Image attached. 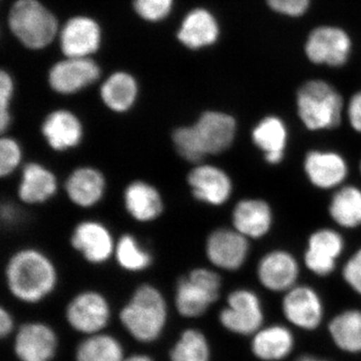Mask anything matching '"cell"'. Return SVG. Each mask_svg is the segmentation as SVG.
<instances>
[{"label": "cell", "instance_id": "cell-1", "mask_svg": "<svg viewBox=\"0 0 361 361\" xmlns=\"http://www.w3.org/2000/svg\"><path fill=\"white\" fill-rule=\"evenodd\" d=\"M237 134L234 116L224 111H207L192 125L173 130L171 139L178 155L189 163L200 164L231 148Z\"/></svg>", "mask_w": 361, "mask_h": 361}, {"label": "cell", "instance_id": "cell-2", "mask_svg": "<svg viewBox=\"0 0 361 361\" xmlns=\"http://www.w3.org/2000/svg\"><path fill=\"white\" fill-rule=\"evenodd\" d=\"M4 275L11 295L27 304L42 302L51 295L59 283L54 261L33 247L14 252L7 261Z\"/></svg>", "mask_w": 361, "mask_h": 361}, {"label": "cell", "instance_id": "cell-3", "mask_svg": "<svg viewBox=\"0 0 361 361\" xmlns=\"http://www.w3.org/2000/svg\"><path fill=\"white\" fill-rule=\"evenodd\" d=\"M120 320L135 341L142 343L156 341L167 325L165 296L154 285H140L120 311Z\"/></svg>", "mask_w": 361, "mask_h": 361}, {"label": "cell", "instance_id": "cell-4", "mask_svg": "<svg viewBox=\"0 0 361 361\" xmlns=\"http://www.w3.org/2000/svg\"><path fill=\"white\" fill-rule=\"evenodd\" d=\"M297 114L311 132L334 130L342 122L344 103L338 90L324 80H310L297 92Z\"/></svg>", "mask_w": 361, "mask_h": 361}, {"label": "cell", "instance_id": "cell-5", "mask_svg": "<svg viewBox=\"0 0 361 361\" xmlns=\"http://www.w3.org/2000/svg\"><path fill=\"white\" fill-rule=\"evenodd\" d=\"M11 32L25 47L44 49L58 32V21L37 0H18L9 13Z\"/></svg>", "mask_w": 361, "mask_h": 361}, {"label": "cell", "instance_id": "cell-6", "mask_svg": "<svg viewBox=\"0 0 361 361\" xmlns=\"http://www.w3.org/2000/svg\"><path fill=\"white\" fill-rule=\"evenodd\" d=\"M220 275L207 268H195L180 278L175 290V305L183 317L196 318L205 314L219 299Z\"/></svg>", "mask_w": 361, "mask_h": 361}, {"label": "cell", "instance_id": "cell-7", "mask_svg": "<svg viewBox=\"0 0 361 361\" xmlns=\"http://www.w3.org/2000/svg\"><path fill=\"white\" fill-rule=\"evenodd\" d=\"M66 319L80 334L87 336L101 334L110 322V303L96 290L80 292L66 306Z\"/></svg>", "mask_w": 361, "mask_h": 361}, {"label": "cell", "instance_id": "cell-8", "mask_svg": "<svg viewBox=\"0 0 361 361\" xmlns=\"http://www.w3.org/2000/svg\"><path fill=\"white\" fill-rule=\"evenodd\" d=\"M227 305L221 311L219 320L228 331L250 336L260 330L264 315L257 294L248 289H238L228 295Z\"/></svg>", "mask_w": 361, "mask_h": 361}, {"label": "cell", "instance_id": "cell-9", "mask_svg": "<svg viewBox=\"0 0 361 361\" xmlns=\"http://www.w3.org/2000/svg\"><path fill=\"white\" fill-rule=\"evenodd\" d=\"M187 184L192 196L209 206H223L233 194L231 177L222 168L211 164L195 165L187 175Z\"/></svg>", "mask_w": 361, "mask_h": 361}, {"label": "cell", "instance_id": "cell-10", "mask_svg": "<svg viewBox=\"0 0 361 361\" xmlns=\"http://www.w3.org/2000/svg\"><path fill=\"white\" fill-rule=\"evenodd\" d=\"M70 241L71 247L90 264H104L115 254L116 241L110 229L97 220L78 223Z\"/></svg>", "mask_w": 361, "mask_h": 361}, {"label": "cell", "instance_id": "cell-11", "mask_svg": "<svg viewBox=\"0 0 361 361\" xmlns=\"http://www.w3.org/2000/svg\"><path fill=\"white\" fill-rule=\"evenodd\" d=\"M249 250V239L234 228H218L206 240L207 259L222 270H239L245 264Z\"/></svg>", "mask_w": 361, "mask_h": 361}, {"label": "cell", "instance_id": "cell-12", "mask_svg": "<svg viewBox=\"0 0 361 361\" xmlns=\"http://www.w3.org/2000/svg\"><path fill=\"white\" fill-rule=\"evenodd\" d=\"M350 37L336 26H320L311 32L305 44L307 58L317 65L341 66L351 52Z\"/></svg>", "mask_w": 361, "mask_h": 361}, {"label": "cell", "instance_id": "cell-13", "mask_svg": "<svg viewBox=\"0 0 361 361\" xmlns=\"http://www.w3.org/2000/svg\"><path fill=\"white\" fill-rule=\"evenodd\" d=\"M58 348L56 331L44 322L21 325L14 338V355L20 361H52Z\"/></svg>", "mask_w": 361, "mask_h": 361}, {"label": "cell", "instance_id": "cell-14", "mask_svg": "<svg viewBox=\"0 0 361 361\" xmlns=\"http://www.w3.org/2000/svg\"><path fill=\"white\" fill-rule=\"evenodd\" d=\"M343 250L344 240L341 235L330 228H322L308 238L304 263L317 276H329L336 270V260Z\"/></svg>", "mask_w": 361, "mask_h": 361}, {"label": "cell", "instance_id": "cell-15", "mask_svg": "<svg viewBox=\"0 0 361 361\" xmlns=\"http://www.w3.org/2000/svg\"><path fill=\"white\" fill-rule=\"evenodd\" d=\"M40 133L52 151L65 153L82 144L85 128L75 113L61 109L45 116Z\"/></svg>", "mask_w": 361, "mask_h": 361}, {"label": "cell", "instance_id": "cell-16", "mask_svg": "<svg viewBox=\"0 0 361 361\" xmlns=\"http://www.w3.org/2000/svg\"><path fill=\"white\" fill-rule=\"evenodd\" d=\"M303 169L310 184L320 190L341 187L349 170L348 161L341 154L323 149L308 152L304 158Z\"/></svg>", "mask_w": 361, "mask_h": 361}, {"label": "cell", "instance_id": "cell-17", "mask_svg": "<svg viewBox=\"0 0 361 361\" xmlns=\"http://www.w3.org/2000/svg\"><path fill=\"white\" fill-rule=\"evenodd\" d=\"M101 71L92 59L68 58L52 66L49 85L61 94H73L85 89L99 80Z\"/></svg>", "mask_w": 361, "mask_h": 361}, {"label": "cell", "instance_id": "cell-18", "mask_svg": "<svg viewBox=\"0 0 361 361\" xmlns=\"http://www.w3.org/2000/svg\"><path fill=\"white\" fill-rule=\"evenodd\" d=\"M282 310L289 322L303 330H314L322 322V299L314 289L304 285H295L286 292Z\"/></svg>", "mask_w": 361, "mask_h": 361}, {"label": "cell", "instance_id": "cell-19", "mask_svg": "<svg viewBox=\"0 0 361 361\" xmlns=\"http://www.w3.org/2000/svg\"><path fill=\"white\" fill-rule=\"evenodd\" d=\"M259 282L268 290L287 292L295 286L299 277V265L291 253L285 250H273L259 261Z\"/></svg>", "mask_w": 361, "mask_h": 361}, {"label": "cell", "instance_id": "cell-20", "mask_svg": "<svg viewBox=\"0 0 361 361\" xmlns=\"http://www.w3.org/2000/svg\"><path fill=\"white\" fill-rule=\"evenodd\" d=\"M65 190L73 205L82 209L92 208L99 205L106 195V177L99 169L80 166L66 178Z\"/></svg>", "mask_w": 361, "mask_h": 361}, {"label": "cell", "instance_id": "cell-21", "mask_svg": "<svg viewBox=\"0 0 361 361\" xmlns=\"http://www.w3.org/2000/svg\"><path fill=\"white\" fill-rule=\"evenodd\" d=\"M59 190L56 174L37 161L25 164L18 187V199L26 205H42L51 200Z\"/></svg>", "mask_w": 361, "mask_h": 361}, {"label": "cell", "instance_id": "cell-22", "mask_svg": "<svg viewBox=\"0 0 361 361\" xmlns=\"http://www.w3.org/2000/svg\"><path fill=\"white\" fill-rule=\"evenodd\" d=\"M123 206L130 218L139 223H152L161 217L165 205L160 191L151 183L135 180L123 194Z\"/></svg>", "mask_w": 361, "mask_h": 361}, {"label": "cell", "instance_id": "cell-23", "mask_svg": "<svg viewBox=\"0 0 361 361\" xmlns=\"http://www.w3.org/2000/svg\"><path fill=\"white\" fill-rule=\"evenodd\" d=\"M99 44V26L89 18H71L61 32V51L68 58H87L97 51Z\"/></svg>", "mask_w": 361, "mask_h": 361}, {"label": "cell", "instance_id": "cell-24", "mask_svg": "<svg viewBox=\"0 0 361 361\" xmlns=\"http://www.w3.org/2000/svg\"><path fill=\"white\" fill-rule=\"evenodd\" d=\"M232 224L235 230L248 239L262 238L272 228V209L262 199H243L233 209Z\"/></svg>", "mask_w": 361, "mask_h": 361}, {"label": "cell", "instance_id": "cell-25", "mask_svg": "<svg viewBox=\"0 0 361 361\" xmlns=\"http://www.w3.org/2000/svg\"><path fill=\"white\" fill-rule=\"evenodd\" d=\"M252 142L264 155L266 163L276 166L284 160L288 129L281 118L267 116L259 121L251 133Z\"/></svg>", "mask_w": 361, "mask_h": 361}, {"label": "cell", "instance_id": "cell-26", "mask_svg": "<svg viewBox=\"0 0 361 361\" xmlns=\"http://www.w3.org/2000/svg\"><path fill=\"white\" fill-rule=\"evenodd\" d=\"M219 32V25L213 14L206 9L197 8L183 20L178 39L189 49H198L215 44Z\"/></svg>", "mask_w": 361, "mask_h": 361}, {"label": "cell", "instance_id": "cell-27", "mask_svg": "<svg viewBox=\"0 0 361 361\" xmlns=\"http://www.w3.org/2000/svg\"><path fill=\"white\" fill-rule=\"evenodd\" d=\"M294 337L290 330L281 325H273L258 330L252 341V353L263 361H278L290 355Z\"/></svg>", "mask_w": 361, "mask_h": 361}, {"label": "cell", "instance_id": "cell-28", "mask_svg": "<svg viewBox=\"0 0 361 361\" xmlns=\"http://www.w3.org/2000/svg\"><path fill=\"white\" fill-rule=\"evenodd\" d=\"M137 82L127 73H114L101 87V97L106 108L114 113H127L137 102Z\"/></svg>", "mask_w": 361, "mask_h": 361}, {"label": "cell", "instance_id": "cell-29", "mask_svg": "<svg viewBox=\"0 0 361 361\" xmlns=\"http://www.w3.org/2000/svg\"><path fill=\"white\" fill-rule=\"evenodd\" d=\"M331 219L345 229L361 226V189L358 187L341 186L332 196L329 207Z\"/></svg>", "mask_w": 361, "mask_h": 361}, {"label": "cell", "instance_id": "cell-30", "mask_svg": "<svg viewBox=\"0 0 361 361\" xmlns=\"http://www.w3.org/2000/svg\"><path fill=\"white\" fill-rule=\"evenodd\" d=\"M337 348L349 353H361V311L350 310L336 315L329 324Z\"/></svg>", "mask_w": 361, "mask_h": 361}, {"label": "cell", "instance_id": "cell-31", "mask_svg": "<svg viewBox=\"0 0 361 361\" xmlns=\"http://www.w3.org/2000/svg\"><path fill=\"white\" fill-rule=\"evenodd\" d=\"M122 343L110 334L89 336L78 344L75 361H123Z\"/></svg>", "mask_w": 361, "mask_h": 361}, {"label": "cell", "instance_id": "cell-32", "mask_svg": "<svg viewBox=\"0 0 361 361\" xmlns=\"http://www.w3.org/2000/svg\"><path fill=\"white\" fill-rule=\"evenodd\" d=\"M114 257L123 270L130 273L144 272L153 263L152 254L129 233L122 235L116 242Z\"/></svg>", "mask_w": 361, "mask_h": 361}, {"label": "cell", "instance_id": "cell-33", "mask_svg": "<svg viewBox=\"0 0 361 361\" xmlns=\"http://www.w3.org/2000/svg\"><path fill=\"white\" fill-rule=\"evenodd\" d=\"M210 360V344L205 334L198 329L184 330L170 351V361Z\"/></svg>", "mask_w": 361, "mask_h": 361}, {"label": "cell", "instance_id": "cell-34", "mask_svg": "<svg viewBox=\"0 0 361 361\" xmlns=\"http://www.w3.org/2000/svg\"><path fill=\"white\" fill-rule=\"evenodd\" d=\"M23 160V147L11 135L0 140V176L7 178L20 167Z\"/></svg>", "mask_w": 361, "mask_h": 361}, {"label": "cell", "instance_id": "cell-35", "mask_svg": "<svg viewBox=\"0 0 361 361\" xmlns=\"http://www.w3.org/2000/svg\"><path fill=\"white\" fill-rule=\"evenodd\" d=\"M13 90V78L6 71H1L0 75V132L2 135L6 134L13 122L11 106Z\"/></svg>", "mask_w": 361, "mask_h": 361}, {"label": "cell", "instance_id": "cell-36", "mask_svg": "<svg viewBox=\"0 0 361 361\" xmlns=\"http://www.w3.org/2000/svg\"><path fill=\"white\" fill-rule=\"evenodd\" d=\"M174 0H135V9L144 20L159 21L172 9Z\"/></svg>", "mask_w": 361, "mask_h": 361}, {"label": "cell", "instance_id": "cell-37", "mask_svg": "<svg viewBox=\"0 0 361 361\" xmlns=\"http://www.w3.org/2000/svg\"><path fill=\"white\" fill-rule=\"evenodd\" d=\"M342 276L350 288L361 295V248L346 261L342 269Z\"/></svg>", "mask_w": 361, "mask_h": 361}, {"label": "cell", "instance_id": "cell-38", "mask_svg": "<svg viewBox=\"0 0 361 361\" xmlns=\"http://www.w3.org/2000/svg\"><path fill=\"white\" fill-rule=\"evenodd\" d=\"M268 6L272 11L283 16H302L310 7V0H267Z\"/></svg>", "mask_w": 361, "mask_h": 361}, {"label": "cell", "instance_id": "cell-39", "mask_svg": "<svg viewBox=\"0 0 361 361\" xmlns=\"http://www.w3.org/2000/svg\"><path fill=\"white\" fill-rule=\"evenodd\" d=\"M346 111L349 125L356 133L361 134V90L350 97Z\"/></svg>", "mask_w": 361, "mask_h": 361}, {"label": "cell", "instance_id": "cell-40", "mask_svg": "<svg viewBox=\"0 0 361 361\" xmlns=\"http://www.w3.org/2000/svg\"><path fill=\"white\" fill-rule=\"evenodd\" d=\"M14 329V319L13 314L6 308L0 310V336L6 338Z\"/></svg>", "mask_w": 361, "mask_h": 361}, {"label": "cell", "instance_id": "cell-41", "mask_svg": "<svg viewBox=\"0 0 361 361\" xmlns=\"http://www.w3.org/2000/svg\"><path fill=\"white\" fill-rule=\"evenodd\" d=\"M18 217V210L11 204H4L1 207V219L6 224H13Z\"/></svg>", "mask_w": 361, "mask_h": 361}, {"label": "cell", "instance_id": "cell-42", "mask_svg": "<svg viewBox=\"0 0 361 361\" xmlns=\"http://www.w3.org/2000/svg\"><path fill=\"white\" fill-rule=\"evenodd\" d=\"M123 361H154L153 358L146 355H133L123 358Z\"/></svg>", "mask_w": 361, "mask_h": 361}, {"label": "cell", "instance_id": "cell-43", "mask_svg": "<svg viewBox=\"0 0 361 361\" xmlns=\"http://www.w3.org/2000/svg\"><path fill=\"white\" fill-rule=\"evenodd\" d=\"M296 361H329L325 360H322V358L315 357V356L312 355H303L300 356Z\"/></svg>", "mask_w": 361, "mask_h": 361}, {"label": "cell", "instance_id": "cell-44", "mask_svg": "<svg viewBox=\"0 0 361 361\" xmlns=\"http://www.w3.org/2000/svg\"><path fill=\"white\" fill-rule=\"evenodd\" d=\"M360 175H361V160H360Z\"/></svg>", "mask_w": 361, "mask_h": 361}]
</instances>
